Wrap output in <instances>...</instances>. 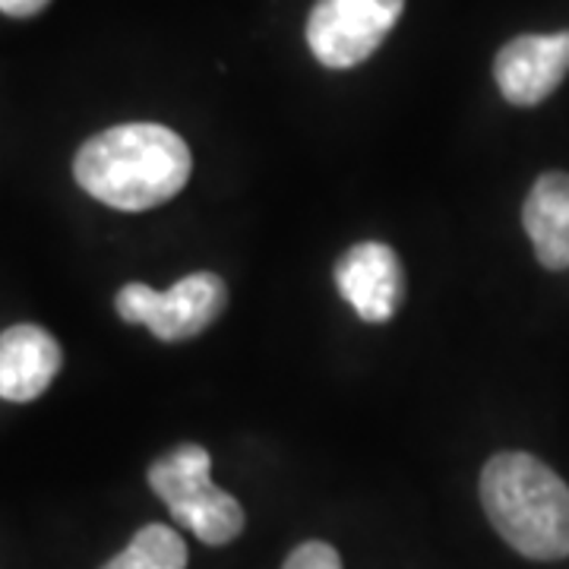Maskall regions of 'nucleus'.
Returning <instances> with one entry per match:
<instances>
[{"label": "nucleus", "mask_w": 569, "mask_h": 569, "mask_svg": "<svg viewBox=\"0 0 569 569\" xmlns=\"http://www.w3.org/2000/svg\"><path fill=\"white\" fill-rule=\"evenodd\" d=\"M193 171L190 146L162 123H118L86 140L73 178L99 203L146 212L181 193Z\"/></svg>", "instance_id": "f257e3e1"}, {"label": "nucleus", "mask_w": 569, "mask_h": 569, "mask_svg": "<svg viewBox=\"0 0 569 569\" xmlns=\"http://www.w3.org/2000/svg\"><path fill=\"white\" fill-rule=\"evenodd\" d=\"M490 526L529 560L569 557L567 481L529 452H497L481 471Z\"/></svg>", "instance_id": "f03ea898"}, {"label": "nucleus", "mask_w": 569, "mask_h": 569, "mask_svg": "<svg viewBox=\"0 0 569 569\" xmlns=\"http://www.w3.org/2000/svg\"><path fill=\"white\" fill-rule=\"evenodd\" d=\"M212 459L197 443H181L149 468V488L162 500L181 529L193 531L203 545H228L244 531L241 503L212 485Z\"/></svg>", "instance_id": "7ed1b4c3"}, {"label": "nucleus", "mask_w": 569, "mask_h": 569, "mask_svg": "<svg viewBox=\"0 0 569 569\" xmlns=\"http://www.w3.org/2000/svg\"><path fill=\"white\" fill-rule=\"evenodd\" d=\"M228 288L216 272H193L168 291H156L142 282H127L114 298V307L127 323L146 326L162 342H183L200 336L222 317Z\"/></svg>", "instance_id": "20e7f679"}, {"label": "nucleus", "mask_w": 569, "mask_h": 569, "mask_svg": "<svg viewBox=\"0 0 569 569\" xmlns=\"http://www.w3.org/2000/svg\"><path fill=\"white\" fill-rule=\"evenodd\" d=\"M402 10L406 0H320L307 20V44L323 67H358L383 44Z\"/></svg>", "instance_id": "39448f33"}, {"label": "nucleus", "mask_w": 569, "mask_h": 569, "mask_svg": "<svg viewBox=\"0 0 569 569\" xmlns=\"http://www.w3.org/2000/svg\"><path fill=\"white\" fill-rule=\"evenodd\" d=\"M336 288L365 323H387L402 305L406 272L392 247L365 241L336 263Z\"/></svg>", "instance_id": "423d86ee"}, {"label": "nucleus", "mask_w": 569, "mask_h": 569, "mask_svg": "<svg viewBox=\"0 0 569 569\" xmlns=\"http://www.w3.org/2000/svg\"><path fill=\"white\" fill-rule=\"evenodd\" d=\"M569 73V29L553 36H519L493 61V77L512 104H541Z\"/></svg>", "instance_id": "0eeeda50"}, {"label": "nucleus", "mask_w": 569, "mask_h": 569, "mask_svg": "<svg viewBox=\"0 0 569 569\" xmlns=\"http://www.w3.org/2000/svg\"><path fill=\"white\" fill-rule=\"evenodd\" d=\"M61 346L41 326L20 323L0 332V399L32 402L61 370Z\"/></svg>", "instance_id": "6e6552de"}, {"label": "nucleus", "mask_w": 569, "mask_h": 569, "mask_svg": "<svg viewBox=\"0 0 569 569\" xmlns=\"http://www.w3.org/2000/svg\"><path fill=\"white\" fill-rule=\"evenodd\" d=\"M522 224L545 269H569V174H541L526 197Z\"/></svg>", "instance_id": "1a4fd4ad"}, {"label": "nucleus", "mask_w": 569, "mask_h": 569, "mask_svg": "<svg viewBox=\"0 0 569 569\" xmlns=\"http://www.w3.org/2000/svg\"><path fill=\"white\" fill-rule=\"evenodd\" d=\"M187 567V545L168 526H142L133 541L108 560L102 569H183Z\"/></svg>", "instance_id": "9d476101"}, {"label": "nucleus", "mask_w": 569, "mask_h": 569, "mask_svg": "<svg viewBox=\"0 0 569 569\" xmlns=\"http://www.w3.org/2000/svg\"><path fill=\"white\" fill-rule=\"evenodd\" d=\"M282 569H342V557L326 541H305L288 553Z\"/></svg>", "instance_id": "9b49d317"}, {"label": "nucleus", "mask_w": 569, "mask_h": 569, "mask_svg": "<svg viewBox=\"0 0 569 569\" xmlns=\"http://www.w3.org/2000/svg\"><path fill=\"white\" fill-rule=\"evenodd\" d=\"M51 0H0V13L13 17V20H26V17H36L48 7Z\"/></svg>", "instance_id": "f8f14e48"}]
</instances>
